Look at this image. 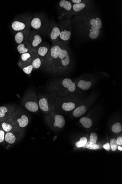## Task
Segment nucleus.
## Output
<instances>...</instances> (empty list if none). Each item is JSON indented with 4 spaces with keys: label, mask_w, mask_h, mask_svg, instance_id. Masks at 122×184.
Masks as SVG:
<instances>
[{
    "label": "nucleus",
    "mask_w": 122,
    "mask_h": 184,
    "mask_svg": "<svg viewBox=\"0 0 122 184\" xmlns=\"http://www.w3.org/2000/svg\"><path fill=\"white\" fill-rule=\"evenodd\" d=\"M11 118L16 125L19 127L24 128L28 125L29 119L27 115L20 110H15L13 113Z\"/></svg>",
    "instance_id": "nucleus-16"
},
{
    "label": "nucleus",
    "mask_w": 122,
    "mask_h": 184,
    "mask_svg": "<svg viewBox=\"0 0 122 184\" xmlns=\"http://www.w3.org/2000/svg\"><path fill=\"white\" fill-rule=\"evenodd\" d=\"M83 147L90 150H98L99 149L100 147L97 144H92L89 141L87 142L85 145Z\"/></svg>",
    "instance_id": "nucleus-29"
},
{
    "label": "nucleus",
    "mask_w": 122,
    "mask_h": 184,
    "mask_svg": "<svg viewBox=\"0 0 122 184\" xmlns=\"http://www.w3.org/2000/svg\"><path fill=\"white\" fill-rule=\"evenodd\" d=\"M80 93L71 94L65 96L61 97L64 102L61 104V107L64 111L69 112L74 110L76 108V102L79 98Z\"/></svg>",
    "instance_id": "nucleus-13"
},
{
    "label": "nucleus",
    "mask_w": 122,
    "mask_h": 184,
    "mask_svg": "<svg viewBox=\"0 0 122 184\" xmlns=\"http://www.w3.org/2000/svg\"><path fill=\"white\" fill-rule=\"evenodd\" d=\"M67 43L59 40L56 43L52 44L47 54L46 58L42 63V69L47 73H50L55 62L59 56L62 49Z\"/></svg>",
    "instance_id": "nucleus-4"
},
{
    "label": "nucleus",
    "mask_w": 122,
    "mask_h": 184,
    "mask_svg": "<svg viewBox=\"0 0 122 184\" xmlns=\"http://www.w3.org/2000/svg\"><path fill=\"white\" fill-rule=\"evenodd\" d=\"M118 150H119L121 151H122V147H120V146H119L118 147Z\"/></svg>",
    "instance_id": "nucleus-35"
},
{
    "label": "nucleus",
    "mask_w": 122,
    "mask_h": 184,
    "mask_svg": "<svg viewBox=\"0 0 122 184\" xmlns=\"http://www.w3.org/2000/svg\"><path fill=\"white\" fill-rule=\"evenodd\" d=\"M60 32V40L61 41L68 43L71 38L72 32V19H70L58 20Z\"/></svg>",
    "instance_id": "nucleus-7"
},
{
    "label": "nucleus",
    "mask_w": 122,
    "mask_h": 184,
    "mask_svg": "<svg viewBox=\"0 0 122 184\" xmlns=\"http://www.w3.org/2000/svg\"><path fill=\"white\" fill-rule=\"evenodd\" d=\"M20 60L24 62L31 63L32 55L30 50L28 52L23 54L21 56Z\"/></svg>",
    "instance_id": "nucleus-26"
},
{
    "label": "nucleus",
    "mask_w": 122,
    "mask_h": 184,
    "mask_svg": "<svg viewBox=\"0 0 122 184\" xmlns=\"http://www.w3.org/2000/svg\"><path fill=\"white\" fill-rule=\"evenodd\" d=\"M32 48H36L43 42V39L40 34L37 31L32 30L29 35L28 40Z\"/></svg>",
    "instance_id": "nucleus-18"
},
{
    "label": "nucleus",
    "mask_w": 122,
    "mask_h": 184,
    "mask_svg": "<svg viewBox=\"0 0 122 184\" xmlns=\"http://www.w3.org/2000/svg\"><path fill=\"white\" fill-rule=\"evenodd\" d=\"M31 29H28L21 31L18 32L15 36V40L18 44L28 40Z\"/></svg>",
    "instance_id": "nucleus-21"
},
{
    "label": "nucleus",
    "mask_w": 122,
    "mask_h": 184,
    "mask_svg": "<svg viewBox=\"0 0 122 184\" xmlns=\"http://www.w3.org/2000/svg\"><path fill=\"white\" fill-rule=\"evenodd\" d=\"M94 1L86 0L85 2L72 4V16L81 15L94 10Z\"/></svg>",
    "instance_id": "nucleus-14"
},
{
    "label": "nucleus",
    "mask_w": 122,
    "mask_h": 184,
    "mask_svg": "<svg viewBox=\"0 0 122 184\" xmlns=\"http://www.w3.org/2000/svg\"><path fill=\"white\" fill-rule=\"evenodd\" d=\"M18 64L24 72L27 75H30L33 70V68L31 63L24 62L19 60Z\"/></svg>",
    "instance_id": "nucleus-24"
},
{
    "label": "nucleus",
    "mask_w": 122,
    "mask_h": 184,
    "mask_svg": "<svg viewBox=\"0 0 122 184\" xmlns=\"http://www.w3.org/2000/svg\"><path fill=\"white\" fill-rule=\"evenodd\" d=\"M110 146L112 150L115 151L118 147V145L116 142V140L115 139H112L110 140Z\"/></svg>",
    "instance_id": "nucleus-31"
},
{
    "label": "nucleus",
    "mask_w": 122,
    "mask_h": 184,
    "mask_svg": "<svg viewBox=\"0 0 122 184\" xmlns=\"http://www.w3.org/2000/svg\"><path fill=\"white\" fill-rule=\"evenodd\" d=\"M48 91L53 92L57 97L65 96L71 94L80 93L74 81L69 78L53 81L48 86Z\"/></svg>",
    "instance_id": "nucleus-2"
},
{
    "label": "nucleus",
    "mask_w": 122,
    "mask_h": 184,
    "mask_svg": "<svg viewBox=\"0 0 122 184\" xmlns=\"http://www.w3.org/2000/svg\"><path fill=\"white\" fill-rule=\"evenodd\" d=\"M15 111V107L14 106L6 105L0 107V122L1 123L11 118Z\"/></svg>",
    "instance_id": "nucleus-17"
},
{
    "label": "nucleus",
    "mask_w": 122,
    "mask_h": 184,
    "mask_svg": "<svg viewBox=\"0 0 122 184\" xmlns=\"http://www.w3.org/2000/svg\"><path fill=\"white\" fill-rule=\"evenodd\" d=\"M60 30L57 23L51 21L50 22L47 29V35L52 44L56 43L60 40Z\"/></svg>",
    "instance_id": "nucleus-15"
},
{
    "label": "nucleus",
    "mask_w": 122,
    "mask_h": 184,
    "mask_svg": "<svg viewBox=\"0 0 122 184\" xmlns=\"http://www.w3.org/2000/svg\"><path fill=\"white\" fill-rule=\"evenodd\" d=\"M72 26L76 33L85 40H94L100 37L102 23L101 19L94 10L75 16Z\"/></svg>",
    "instance_id": "nucleus-1"
},
{
    "label": "nucleus",
    "mask_w": 122,
    "mask_h": 184,
    "mask_svg": "<svg viewBox=\"0 0 122 184\" xmlns=\"http://www.w3.org/2000/svg\"><path fill=\"white\" fill-rule=\"evenodd\" d=\"M32 16L30 15H24L19 16L11 24V28L15 31H21L31 29V22Z\"/></svg>",
    "instance_id": "nucleus-8"
},
{
    "label": "nucleus",
    "mask_w": 122,
    "mask_h": 184,
    "mask_svg": "<svg viewBox=\"0 0 122 184\" xmlns=\"http://www.w3.org/2000/svg\"><path fill=\"white\" fill-rule=\"evenodd\" d=\"M50 46L49 44L47 42H42L37 48L38 56L40 58L42 64L44 61L46 57L50 51Z\"/></svg>",
    "instance_id": "nucleus-19"
},
{
    "label": "nucleus",
    "mask_w": 122,
    "mask_h": 184,
    "mask_svg": "<svg viewBox=\"0 0 122 184\" xmlns=\"http://www.w3.org/2000/svg\"><path fill=\"white\" fill-rule=\"evenodd\" d=\"M116 142L118 145H122V137L121 136L118 137L116 141Z\"/></svg>",
    "instance_id": "nucleus-34"
},
{
    "label": "nucleus",
    "mask_w": 122,
    "mask_h": 184,
    "mask_svg": "<svg viewBox=\"0 0 122 184\" xmlns=\"http://www.w3.org/2000/svg\"><path fill=\"white\" fill-rule=\"evenodd\" d=\"M5 132L0 127V143H2L4 141Z\"/></svg>",
    "instance_id": "nucleus-32"
},
{
    "label": "nucleus",
    "mask_w": 122,
    "mask_h": 184,
    "mask_svg": "<svg viewBox=\"0 0 122 184\" xmlns=\"http://www.w3.org/2000/svg\"><path fill=\"white\" fill-rule=\"evenodd\" d=\"M87 142V140L85 137H83L80 139L79 141L76 143V146L77 147L80 148L83 147L85 145L86 143Z\"/></svg>",
    "instance_id": "nucleus-28"
},
{
    "label": "nucleus",
    "mask_w": 122,
    "mask_h": 184,
    "mask_svg": "<svg viewBox=\"0 0 122 184\" xmlns=\"http://www.w3.org/2000/svg\"><path fill=\"white\" fill-rule=\"evenodd\" d=\"M1 122H0V125H1Z\"/></svg>",
    "instance_id": "nucleus-36"
},
{
    "label": "nucleus",
    "mask_w": 122,
    "mask_h": 184,
    "mask_svg": "<svg viewBox=\"0 0 122 184\" xmlns=\"http://www.w3.org/2000/svg\"><path fill=\"white\" fill-rule=\"evenodd\" d=\"M112 131L115 133H119L122 131V125L119 122H117L114 124L112 127Z\"/></svg>",
    "instance_id": "nucleus-27"
},
{
    "label": "nucleus",
    "mask_w": 122,
    "mask_h": 184,
    "mask_svg": "<svg viewBox=\"0 0 122 184\" xmlns=\"http://www.w3.org/2000/svg\"><path fill=\"white\" fill-rule=\"evenodd\" d=\"M15 125V123L12 118H11L1 122L0 127L5 132H8L10 131Z\"/></svg>",
    "instance_id": "nucleus-22"
},
{
    "label": "nucleus",
    "mask_w": 122,
    "mask_h": 184,
    "mask_svg": "<svg viewBox=\"0 0 122 184\" xmlns=\"http://www.w3.org/2000/svg\"><path fill=\"white\" fill-rule=\"evenodd\" d=\"M79 121L83 126L86 128H91L92 125V120L88 117H82L80 119Z\"/></svg>",
    "instance_id": "nucleus-25"
},
{
    "label": "nucleus",
    "mask_w": 122,
    "mask_h": 184,
    "mask_svg": "<svg viewBox=\"0 0 122 184\" xmlns=\"http://www.w3.org/2000/svg\"><path fill=\"white\" fill-rule=\"evenodd\" d=\"M98 138V136L97 133H93L90 135V142L93 144H96L97 140Z\"/></svg>",
    "instance_id": "nucleus-30"
},
{
    "label": "nucleus",
    "mask_w": 122,
    "mask_h": 184,
    "mask_svg": "<svg viewBox=\"0 0 122 184\" xmlns=\"http://www.w3.org/2000/svg\"><path fill=\"white\" fill-rule=\"evenodd\" d=\"M22 105L28 111L32 113H36L38 111V98L35 92L30 93L24 98Z\"/></svg>",
    "instance_id": "nucleus-10"
},
{
    "label": "nucleus",
    "mask_w": 122,
    "mask_h": 184,
    "mask_svg": "<svg viewBox=\"0 0 122 184\" xmlns=\"http://www.w3.org/2000/svg\"><path fill=\"white\" fill-rule=\"evenodd\" d=\"M57 96L54 93L50 92L46 96L39 97L38 105L41 110L44 113H51L54 108V102Z\"/></svg>",
    "instance_id": "nucleus-6"
},
{
    "label": "nucleus",
    "mask_w": 122,
    "mask_h": 184,
    "mask_svg": "<svg viewBox=\"0 0 122 184\" xmlns=\"http://www.w3.org/2000/svg\"><path fill=\"white\" fill-rule=\"evenodd\" d=\"M24 128L15 125L10 131L6 132L4 141L9 144H12L18 142L24 137Z\"/></svg>",
    "instance_id": "nucleus-12"
},
{
    "label": "nucleus",
    "mask_w": 122,
    "mask_h": 184,
    "mask_svg": "<svg viewBox=\"0 0 122 184\" xmlns=\"http://www.w3.org/2000/svg\"><path fill=\"white\" fill-rule=\"evenodd\" d=\"M104 149H105L107 151H109L110 150V146L109 143H107L105 144H104L103 146Z\"/></svg>",
    "instance_id": "nucleus-33"
},
{
    "label": "nucleus",
    "mask_w": 122,
    "mask_h": 184,
    "mask_svg": "<svg viewBox=\"0 0 122 184\" xmlns=\"http://www.w3.org/2000/svg\"><path fill=\"white\" fill-rule=\"evenodd\" d=\"M74 81L79 90L87 91L94 87L96 83L97 79L93 76L85 75L77 78Z\"/></svg>",
    "instance_id": "nucleus-9"
},
{
    "label": "nucleus",
    "mask_w": 122,
    "mask_h": 184,
    "mask_svg": "<svg viewBox=\"0 0 122 184\" xmlns=\"http://www.w3.org/2000/svg\"><path fill=\"white\" fill-rule=\"evenodd\" d=\"M72 64L70 51L67 44L61 50L50 73L54 74L67 73L70 71Z\"/></svg>",
    "instance_id": "nucleus-3"
},
{
    "label": "nucleus",
    "mask_w": 122,
    "mask_h": 184,
    "mask_svg": "<svg viewBox=\"0 0 122 184\" xmlns=\"http://www.w3.org/2000/svg\"><path fill=\"white\" fill-rule=\"evenodd\" d=\"M32 48L30 42L28 40H27L18 45L17 47V50L20 54L22 55L28 52Z\"/></svg>",
    "instance_id": "nucleus-23"
},
{
    "label": "nucleus",
    "mask_w": 122,
    "mask_h": 184,
    "mask_svg": "<svg viewBox=\"0 0 122 184\" xmlns=\"http://www.w3.org/2000/svg\"><path fill=\"white\" fill-rule=\"evenodd\" d=\"M58 8L59 13L58 20L70 19L72 17V4L68 0H61L58 3Z\"/></svg>",
    "instance_id": "nucleus-11"
},
{
    "label": "nucleus",
    "mask_w": 122,
    "mask_h": 184,
    "mask_svg": "<svg viewBox=\"0 0 122 184\" xmlns=\"http://www.w3.org/2000/svg\"><path fill=\"white\" fill-rule=\"evenodd\" d=\"M50 113L51 114L50 115L52 118H50V119L52 120V125L53 127L58 128H63L64 126L66 123L64 117L62 115L56 114L54 112V114H53V111Z\"/></svg>",
    "instance_id": "nucleus-20"
},
{
    "label": "nucleus",
    "mask_w": 122,
    "mask_h": 184,
    "mask_svg": "<svg viewBox=\"0 0 122 184\" xmlns=\"http://www.w3.org/2000/svg\"><path fill=\"white\" fill-rule=\"evenodd\" d=\"M50 22L46 16L43 14H37L32 17L31 22V27L33 30L37 31L44 38Z\"/></svg>",
    "instance_id": "nucleus-5"
}]
</instances>
